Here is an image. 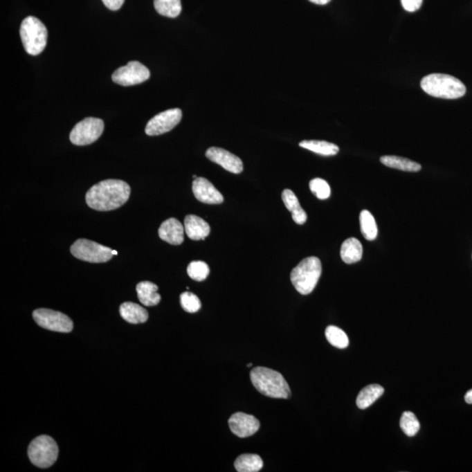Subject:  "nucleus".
Segmentation results:
<instances>
[{
    "instance_id": "15",
    "label": "nucleus",
    "mask_w": 472,
    "mask_h": 472,
    "mask_svg": "<svg viewBox=\"0 0 472 472\" xmlns=\"http://www.w3.org/2000/svg\"><path fill=\"white\" fill-rule=\"evenodd\" d=\"M185 227L175 218L165 221L158 229V235L163 241L172 245H181L184 242Z\"/></svg>"
},
{
    "instance_id": "19",
    "label": "nucleus",
    "mask_w": 472,
    "mask_h": 472,
    "mask_svg": "<svg viewBox=\"0 0 472 472\" xmlns=\"http://www.w3.org/2000/svg\"><path fill=\"white\" fill-rule=\"evenodd\" d=\"M282 198L286 208H287L289 211L291 212L292 219H293L296 224L299 225L305 224L307 221V215L304 209L302 208L298 199L294 192L290 190V189H285L282 192Z\"/></svg>"
},
{
    "instance_id": "7",
    "label": "nucleus",
    "mask_w": 472,
    "mask_h": 472,
    "mask_svg": "<svg viewBox=\"0 0 472 472\" xmlns=\"http://www.w3.org/2000/svg\"><path fill=\"white\" fill-rule=\"evenodd\" d=\"M71 251L79 260L92 264L109 262L114 257L113 249L88 239H79L71 246Z\"/></svg>"
},
{
    "instance_id": "22",
    "label": "nucleus",
    "mask_w": 472,
    "mask_h": 472,
    "mask_svg": "<svg viewBox=\"0 0 472 472\" xmlns=\"http://www.w3.org/2000/svg\"><path fill=\"white\" fill-rule=\"evenodd\" d=\"M381 162L388 167L397 169L404 172H419L421 169L420 164L410 159L398 157V156H383Z\"/></svg>"
},
{
    "instance_id": "6",
    "label": "nucleus",
    "mask_w": 472,
    "mask_h": 472,
    "mask_svg": "<svg viewBox=\"0 0 472 472\" xmlns=\"http://www.w3.org/2000/svg\"><path fill=\"white\" fill-rule=\"evenodd\" d=\"M58 455V445L48 435H41L35 438L28 447L29 460L39 468L51 467L57 460Z\"/></svg>"
},
{
    "instance_id": "17",
    "label": "nucleus",
    "mask_w": 472,
    "mask_h": 472,
    "mask_svg": "<svg viewBox=\"0 0 472 472\" xmlns=\"http://www.w3.org/2000/svg\"><path fill=\"white\" fill-rule=\"evenodd\" d=\"M120 315L125 321L131 324L145 323L148 320V311L144 307L131 302H125L121 305Z\"/></svg>"
},
{
    "instance_id": "5",
    "label": "nucleus",
    "mask_w": 472,
    "mask_h": 472,
    "mask_svg": "<svg viewBox=\"0 0 472 472\" xmlns=\"http://www.w3.org/2000/svg\"><path fill=\"white\" fill-rule=\"evenodd\" d=\"M19 35L28 54L38 55L45 49L48 41V30L35 17H26L21 23Z\"/></svg>"
},
{
    "instance_id": "26",
    "label": "nucleus",
    "mask_w": 472,
    "mask_h": 472,
    "mask_svg": "<svg viewBox=\"0 0 472 472\" xmlns=\"http://www.w3.org/2000/svg\"><path fill=\"white\" fill-rule=\"evenodd\" d=\"M360 224L362 235L367 241H374L378 235V228L374 216L367 210L361 212Z\"/></svg>"
},
{
    "instance_id": "33",
    "label": "nucleus",
    "mask_w": 472,
    "mask_h": 472,
    "mask_svg": "<svg viewBox=\"0 0 472 472\" xmlns=\"http://www.w3.org/2000/svg\"><path fill=\"white\" fill-rule=\"evenodd\" d=\"M102 2L111 11H118L124 5L125 0H102Z\"/></svg>"
},
{
    "instance_id": "9",
    "label": "nucleus",
    "mask_w": 472,
    "mask_h": 472,
    "mask_svg": "<svg viewBox=\"0 0 472 472\" xmlns=\"http://www.w3.org/2000/svg\"><path fill=\"white\" fill-rule=\"evenodd\" d=\"M36 323L46 330L58 332H71L74 328V324L71 318L60 311L49 310V309H38L33 314Z\"/></svg>"
},
{
    "instance_id": "10",
    "label": "nucleus",
    "mask_w": 472,
    "mask_h": 472,
    "mask_svg": "<svg viewBox=\"0 0 472 472\" xmlns=\"http://www.w3.org/2000/svg\"><path fill=\"white\" fill-rule=\"evenodd\" d=\"M151 73L145 65L139 62H129L127 65L122 66L113 73L112 81L121 86H133L140 84L147 81Z\"/></svg>"
},
{
    "instance_id": "23",
    "label": "nucleus",
    "mask_w": 472,
    "mask_h": 472,
    "mask_svg": "<svg viewBox=\"0 0 472 472\" xmlns=\"http://www.w3.org/2000/svg\"><path fill=\"white\" fill-rule=\"evenodd\" d=\"M236 471L239 472H257L264 467V461L255 454H244L235 462Z\"/></svg>"
},
{
    "instance_id": "35",
    "label": "nucleus",
    "mask_w": 472,
    "mask_h": 472,
    "mask_svg": "<svg viewBox=\"0 0 472 472\" xmlns=\"http://www.w3.org/2000/svg\"><path fill=\"white\" fill-rule=\"evenodd\" d=\"M465 401L467 402L468 404H472V390H469L465 394Z\"/></svg>"
},
{
    "instance_id": "28",
    "label": "nucleus",
    "mask_w": 472,
    "mask_h": 472,
    "mask_svg": "<svg viewBox=\"0 0 472 472\" xmlns=\"http://www.w3.org/2000/svg\"><path fill=\"white\" fill-rule=\"evenodd\" d=\"M400 426L404 434L410 437H415L420 430V423H419L418 419L414 413L410 411L404 412L402 414Z\"/></svg>"
},
{
    "instance_id": "36",
    "label": "nucleus",
    "mask_w": 472,
    "mask_h": 472,
    "mask_svg": "<svg viewBox=\"0 0 472 472\" xmlns=\"http://www.w3.org/2000/svg\"><path fill=\"white\" fill-rule=\"evenodd\" d=\"M113 255H118V251H113Z\"/></svg>"
},
{
    "instance_id": "21",
    "label": "nucleus",
    "mask_w": 472,
    "mask_h": 472,
    "mask_svg": "<svg viewBox=\"0 0 472 472\" xmlns=\"http://www.w3.org/2000/svg\"><path fill=\"white\" fill-rule=\"evenodd\" d=\"M384 394V388L378 384L367 385L358 394L356 403L358 408L365 410L374 403Z\"/></svg>"
},
{
    "instance_id": "27",
    "label": "nucleus",
    "mask_w": 472,
    "mask_h": 472,
    "mask_svg": "<svg viewBox=\"0 0 472 472\" xmlns=\"http://www.w3.org/2000/svg\"><path fill=\"white\" fill-rule=\"evenodd\" d=\"M325 337L329 343L338 349L347 348L349 345V338L347 334L342 329L334 325H330L325 330Z\"/></svg>"
},
{
    "instance_id": "31",
    "label": "nucleus",
    "mask_w": 472,
    "mask_h": 472,
    "mask_svg": "<svg viewBox=\"0 0 472 472\" xmlns=\"http://www.w3.org/2000/svg\"><path fill=\"white\" fill-rule=\"evenodd\" d=\"M310 189L319 199H327L330 197V185L324 179L319 178L312 179L310 182Z\"/></svg>"
},
{
    "instance_id": "8",
    "label": "nucleus",
    "mask_w": 472,
    "mask_h": 472,
    "mask_svg": "<svg viewBox=\"0 0 472 472\" xmlns=\"http://www.w3.org/2000/svg\"><path fill=\"white\" fill-rule=\"evenodd\" d=\"M104 129L105 122L102 119L87 118L73 128L69 138L75 145H91L101 137Z\"/></svg>"
},
{
    "instance_id": "14",
    "label": "nucleus",
    "mask_w": 472,
    "mask_h": 472,
    "mask_svg": "<svg viewBox=\"0 0 472 472\" xmlns=\"http://www.w3.org/2000/svg\"><path fill=\"white\" fill-rule=\"evenodd\" d=\"M192 192L195 198L202 203L221 204L224 201V196L207 179L197 178L192 182Z\"/></svg>"
},
{
    "instance_id": "11",
    "label": "nucleus",
    "mask_w": 472,
    "mask_h": 472,
    "mask_svg": "<svg viewBox=\"0 0 472 472\" xmlns=\"http://www.w3.org/2000/svg\"><path fill=\"white\" fill-rule=\"evenodd\" d=\"M181 109H170L156 115L148 122L145 133L148 136H158L171 131L181 121Z\"/></svg>"
},
{
    "instance_id": "29",
    "label": "nucleus",
    "mask_w": 472,
    "mask_h": 472,
    "mask_svg": "<svg viewBox=\"0 0 472 472\" xmlns=\"http://www.w3.org/2000/svg\"><path fill=\"white\" fill-rule=\"evenodd\" d=\"M209 273H210V269L204 262L194 261L188 265V274L192 280L204 281L205 279L208 278Z\"/></svg>"
},
{
    "instance_id": "16",
    "label": "nucleus",
    "mask_w": 472,
    "mask_h": 472,
    "mask_svg": "<svg viewBox=\"0 0 472 472\" xmlns=\"http://www.w3.org/2000/svg\"><path fill=\"white\" fill-rule=\"evenodd\" d=\"M184 227L188 237L194 241L205 240L211 230L207 221L194 215L185 216Z\"/></svg>"
},
{
    "instance_id": "3",
    "label": "nucleus",
    "mask_w": 472,
    "mask_h": 472,
    "mask_svg": "<svg viewBox=\"0 0 472 472\" xmlns=\"http://www.w3.org/2000/svg\"><path fill=\"white\" fill-rule=\"evenodd\" d=\"M421 87L428 95L443 99H458L466 93L463 82L454 76L430 74L421 79Z\"/></svg>"
},
{
    "instance_id": "12",
    "label": "nucleus",
    "mask_w": 472,
    "mask_h": 472,
    "mask_svg": "<svg viewBox=\"0 0 472 472\" xmlns=\"http://www.w3.org/2000/svg\"><path fill=\"white\" fill-rule=\"evenodd\" d=\"M228 425L233 433L241 438L251 437L257 433L260 428V423L254 415L242 412L233 415L229 418Z\"/></svg>"
},
{
    "instance_id": "4",
    "label": "nucleus",
    "mask_w": 472,
    "mask_h": 472,
    "mask_svg": "<svg viewBox=\"0 0 472 472\" xmlns=\"http://www.w3.org/2000/svg\"><path fill=\"white\" fill-rule=\"evenodd\" d=\"M322 265L318 257H310L299 262L292 269L291 280L296 290L302 295H308L314 291L321 277Z\"/></svg>"
},
{
    "instance_id": "34",
    "label": "nucleus",
    "mask_w": 472,
    "mask_h": 472,
    "mask_svg": "<svg viewBox=\"0 0 472 472\" xmlns=\"http://www.w3.org/2000/svg\"><path fill=\"white\" fill-rule=\"evenodd\" d=\"M309 1L314 3V4L316 5L323 6L328 4V3L331 1V0H309Z\"/></svg>"
},
{
    "instance_id": "2",
    "label": "nucleus",
    "mask_w": 472,
    "mask_h": 472,
    "mask_svg": "<svg viewBox=\"0 0 472 472\" xmlns=\"http://www.w3.org/2000/svg\"><path fill=\"white\" fill-rule=\"evenodd\" d=\"M252 384L265 397L275 399L291 397V388L280 373L267 367H258L251 372Z\"/></svg>"
},
{
    "instance_id": "37",
    "label": "nucleus",
    "mask_w": 472,
    "mask_h": 472,
    "mask_svg": "<svg viewBox=\"0 0 472 472\" xmlns=\"http://www.w3.org/2000/svg\"><path fill=\"white\" fill-rule=\"evenodd\" d=\"M247 367H252V364H251V363L248 364V365H247Z\"/></svg>"
},
{
    "instance_id": "13",
    "label": "nucleus",
    "mask_w": 472,
    "mask_h": 472,
    "mask_svg": "<svg viewBox=\"0 0 472 472\" xmlns=\"http://www.w3.org/2000/svg\"><path fill=\"white\" fill-rule=\"evenodd\" d=\"M206 156L211 161L216 163L225 170L232 174H239L244 171V163L240 158L226 149L218 147L209 148L206 152Z\"/></svg>"
},
{
    "instance_id": "32",
    "label": "nucleus",
    "mask_w": 472,
    "mask_h": 472,
    "mask_svg": "<svg viewBox=\"0 0 472 472\" xmlns=\"http://www.w3.org/2000/svg\"><path fill=\"white\" fill-rule=\"evenodd\" d=\"M423 0H401V5L407 12H414L421 8Z\"/></svg>"
},
{
    "instance_id": "1",
    "label": "nucleus",
    "mask_w": 472,
    "mask_h": 472,
    "mask_svg": "<svg viewBox=\"0 0 472 472\" xmlns=\"http://www.w3.org/2000/svg\"><path fill=\"white\" fill-rule=\"evenodd\" d=\"M129 195L131 188L128 183L120 179H106L89 189L86 202L96 211H111L125 205Z\"/></svg>"
},
{
    "instance_id": "25",
    "label": "nucleus",
    "mask_w": 472,
    "mask_h": 472,
    "mask_svg": "<svg viewBox=\"0 0 472 472\" xmlns=\"http://www.w3.org/2000/svg\"><path fill=\"white\" fill-rule=\"evenodd\" d=\"M154 8L162 16L176 18L181 12V0H154Z\"/></svg>"
},
{
    "instance_id": "18",
    "label": "nucleus",
    "mask_w": 472,
    "mask_h": 472,
    "mask_svg": "<svg viewBox=\"0 0 472 472\" xmlns=\"http://www.w3.org/2000/svg\"><path fill=\"white\" fill-rule=\"evenodd\" d=\"M139 301L145 307H155L161 300V295L158 293V285L154 282L145 281L139 282L136 287Z\"/></svg>"
},
{
    "instance_id": "20",
    "label": "nucleus",
    "mask_w": 472,
    "mask_h": 472,
    "mask_svg": "<svg viewBox=\"0 0 472 472\" xmlns=\"http://www.w3.org/2000/svg\"><path fill=\"white\" fill-rule=\"evenodd\" d=\"M363 255V248L356 238H349L343 242L341 249V257L345 264H352L360 262Z\"/></svg>"
},
{
    "instance_id": "30",
    "label": "nucleus",
    "mask_w": 472,
    "mask_h": 472,
    "mask_svg": "<svg viewBox=\"0 0 472 472\" xmlns=\"http://www.w3.org/2000/svg\"><path fill=\"white\" fill-rule=\"evenodd\" d=\"M181 304L184 310L189 314H195L201 308L199 298L192 292H184L181 295Z\"/></svg>"
},
{
    "instance_id": "24",
    "label": "nucleus",
    "mask_w": 472,
    "mask_h": 472,
    "mask_svg": "<svg viewBox=\"0 0 472 472\" xmlns=\"http://www.w3.org/2000/svg\"><path fill=\"white\" fill-rule=\"evenodd\" d=\"M299 146L322 156H334L340 151L337 145L327 141L305 140Z\"/></svg>"
}]
</instances>
